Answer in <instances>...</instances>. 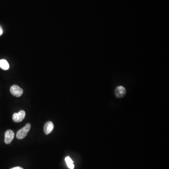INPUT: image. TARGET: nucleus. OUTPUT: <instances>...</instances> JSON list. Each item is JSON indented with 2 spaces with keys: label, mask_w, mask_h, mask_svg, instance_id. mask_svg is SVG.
Masks as SVG:
<instances>
[{
  "label": "nucleus",
  "mask_w": 169,
  "mask_h": 169,
  "mask_svg": "<svg viewBox=\"0 0 169 169\" xmlns=\"http://www.w3.org/2000/svg\"><path fill=\"white\" fill-rule=\"evenodd\" d=\"M0 68L3 70H7L9 69L10 65L6 60H0Z\"/></svg>",
  "instance_id": "7"
},
{
  "label": "nucleus",
  "mask_w": 169,
  "mask_h": 169,
  "mask_svg": "<svg viewBox=\"0 0 169 169\" xmlns=\"http://www.w3.org/2000/svg\"><path fill=\"white\" fill-rule=\"evenodd\" d=\"M11 169H23V168H22L20 167H14V168H11Z\"/></svg>",
  "instance_id": "10"
},
{
  "label": "nucleus",
  "mask_w": 169,
  "mask_h": 169,
  "mask_svg": "<svg viewBox=\"0 0 169 169\" xmlns=\"http://www.w3.org/2000/svg\"><path fill=\"white\" fill-rule=\"evenodd\" d=\"M54 127V126L52 122L49 121L46 123L44 127V130L45 134L48 135L51 133L52 130H53Z\"/></svg>",
  "instance_id": "6"
},
{
  "label": "nucleus",
  "mask_w": 169,
  "mask_h": 169,
  "mask_svg": "<svg viewBox=\"0 0 169 169\" xmlns=\"http://www.w3.org/2000/svg\"><path fill=\"white\" fill-rule=\"evenodd\" d=\"M3 33V30H2V28L0 27V36H1Z\"/></svg>",
  "instance_id": "9"
},
{
  "label": "nucleus",
  "mask_w": 169,
  "mask_h": 169,
  "mask_svg": "<svg viewBox=\"0 0 169 169\" xmlns=\"http://www.w3.org/2000/svg\"><path fill=\"white\" fill-rule=\"evenodd\" d=\"M10 91L12 95L17 97L21 96L23 93V90L17 85H13L11 86Z\"/></svg>",
  "instance_id": "3"
},
{
  "label": "nucleus",
  "mask_w": 169,
  "mask_h": 169,
  "mask_svg": "<svg viewBox=\"0 0 169 169\" xmlns=\"http://www.w3.org/2000/svg\"><path fill=\"white\" fill-rule=\"evenodd\" d=\"M15 136V133L13 131L7 130L5 133V142L7 144H9L13 140Z\"/></svg>",
  "instance_id": "5"
},
{
  "label": "nucleus",
  "mask_w": 169,
  "mask_h": 169,
  "mask_svg": "<svg viewBox=\"0 0 169 169\" xmlns=\"http://www.w3.org/2000/svg\"><path fill=\"white\" fill-rule=\"evenodd\" d=\"M65 160L68 167L70 169H74V165L72 160L70 158L69 156L66 157L65 158Z\"/></svg>",
  "instance_id": "8"
},
{
  "label": "nucleus",
  "mask_w": 169,
  "mask_h": 169,
  "mask_svg": "<svg viewBox=\"0 0 169 169\" xmlns=\"http://www.w3.org/2000/svg\"><path fill=\"white\" fill-rule=\"evenodd\" d=\"M26 117V112L25 111H20L18 113H15L13 114L12 118L13 121L16 123H19L22 121Z\"/></svg>",
  "instance_id": "2"
},
{
  "label": "nucleus",
  "mask_w": 169,
  "mask_h": 169,
  "mask_svg": "<svg viewBox=\"0 0 169 169\" xmlns=\"http://www.w3.org/2000/svg\"><path fill=\"white\" fill-rule=\"evenodd\" d=\"M31 124H27L25 127L21 129L20 130L17 132V138L18 139H21L25 138L27 136L28 132L30 131L31 129Z\"/></svg>",
  "instance_id": "1"
},
{
  "label": "nucleus",
  "mask_w": 169,
  "mask_h": 169,
  "mask_svg": "<svg viewBox=\"0 0 169 169\" xmlns=\"http://www.w3.org/2000/svg\"><path fill=\"white\" fill-rule=\"evenodd\" d=\"M126 90L124 86H118L115 89L114 93L115 96L118 98H122L126 95Z\"/></svg>",
  "instance_id": "4"
}]
</instances>
